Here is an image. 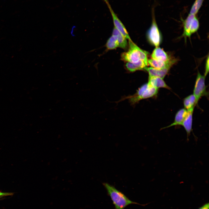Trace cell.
Instances as JSON below:
<instances>
[{
    "label": "cell",
    "mask_w": 209,
    "mask_h": 209,
    "mask_svg": "<svg viewBox=\"0 0 209 209\" xmlns=\"http://www.w3.org/2000/svg\"><path fill=\"white\" fill-rule=\"evenodd\" d=\"M103 185L110 197L116 209H124L131 204L140 205L130 200L113 186L107 183H103Z\"/></svg>",
    "instance_id": "cell-1"
},
{
    "label": "cell",
    "mask_w": 209,
    "mask_h": 209,
    "mask_svg": "<svg viewBox=\"0 0 209 209\" xmlns=\"http://www.w3.org/2000/svg\"><path fill=\"white\" fill-rule=\"evenodd\" d=\"M129 41V49L127 51L122 54V59L125 62L132 63L142 61L148 65L147 52L139 48L132 41Z\"/></svg>",
    "instance_id": "cell-2"
},
{
    "label": "cell",
    "mask_w": 209,
    "mask_h": 209,
    "mask_svg": "<svg viewBox=\"0 0 209 209\" xmlns=\"http://www.w3.org/2000/svg\"><path fill=\"white\" fill-rule=\"evenodd\" d=\"M158 91V89L147 83L141 86L134 95L129 98L130 102L134 104L140 100L155 97Z\"/></svg>",
    "instance_id": "cell-3"
},
{
    "label": "cell",
    "mask_w": 209,
    "mask_h": 209,
    "mask_svg": "<svg viewBox=\"0 0 209 209\" xmlns=\"http://www.w3.org/2000/svg\"><path fill=\"white\" fill-rule=\"evenodd\" d=\"M154 9H152V21L151 26L147 33V37L151 43L158 47L161 42L162 37L155 20Z\"/></svg>",
    "instance_id": "cell-4"
},
{
    "label": "cell",
    "mask_w": 209,
    "mask_h": 209,
    "mask_svg": "<svg viewBox=\"0 0 209 209\" xmlns=\"http://www.w3.org/2000/svg\"><path fill=\"white\" fill-rule=\"evenodd\" d=\"M183 33V35L185 37H190L193 33L198 30L199 23L196 15L189 13L184 21Z\"/></svg>",
    "instance_id": "cell-5"
},
{
    "label": "cell",
    "mask_w": 209,
    "mask_h": 209,
    "mask_svg": "<svg viewBox=\"0 0 209 209\" xmlns=\"http://www.w3.org/2000/svg\"><path fill=\"white\" fill-rule=\"evenodd\" d=\"M205 77L199 72L198 73L193 93L195 97L197 104L202 96L207 95V87L205 83Z\"/></svg>",
    "instance_id": "cell-6"
},
{
    "label": "cell",
    "mask_w": 209,
    "mask_h": 209,
    "mask_svg": "<svg viewBox=\"0 0 209 209\" xmlns=\"http://www.w3.org/2000/svg\"><path fill=\"white\" fill-rule=\"evenodd\" d=\"M103 0L107 6L111 15L114 26V27L127 39H128L129 41H132L124 25L113 10L108 0Z\"/></svg>",
    "instance_id": "cell-7"
},
{
    "label": "cell",
    "mask_w": 209,
    "mask_h": 209,
    "mask_svg": "<svg viewBox=\"0 0 209 209\" xmlns=\"http://www.w3.org/2000/svg\"><path fill=\"white\" fill-rule=\"evenodd\" d=\"M194 108H193L188 110V114L181 125L186 131L188 141L189 140V137L191 132L192 131L193 114Z\"/></svg>",
    "instance_id": "cell-8"
},
{
    "label": "cell",
    "mask_w": 209,
    "mask_h": 209,
    "mask_svg": "<svg viewBox=\"0 0 209 209\" xmlns=\"http://www.w3.org/2000/svg\"><path fill=\"white\" fill-rule=\"evenodd\" d=\"M188 113V110L184 108L180 109L176 114L174 122L170 125L162 128L161 129L168 128L174 126L181 125Z\"/></svg>",
    "instance_id": "cell-9"
},
{
    "label": "cell",
    "mask_w": 209,
    "mask_h": 209,
    "mask_svg": "<svg viewBox=\"0 0 209 209\" xmlns=\"http://www.w3.org/2000/svg\"><path fill=\"white\" fill-rule=\"evenodd\" d=\"M151 57L152 59L166 62H169L174 60H171L167 53L159 47H156L154 50Z\"/></svg>",
    "instance_id": "cell-10"
},
{
    "label": "cell",
    "mask_w": 209,
    "mask_h": 209,
    "mask_svg": "<svg viewBox=\"0 0 209 209\" xmlns=\"http://www.w3.org/2000/svg\"><path fill=\"white\" fill-rule=\"evenodd\" d=\"M174 60L169 62H166L151 58L148 60V64L152 67L156 69H162L170 68L174 63Z\"/></svg>",
    "instance_id": "cell-11"
},
{
    "label": "cell",
    "mask_w": 209,
    "mask_h": 209,
    "mask_svg": "<svg viewBox=\"0 0 209 209\" xmlns=\"http://www.w3.org/2000/svg\"><path fill=\"white\" fill-rule=\"evenodd\" d=\"M170 68L156 69L152 67H146L144 69L148 73L149 77H158L163 79L168 73Z\"/></svg>",
    "instance_id": "cell-12"
},
{
    "label": "cell",
    "mask_w": 209,
    "mask_h": 209,
    "mask_svg": "<svg viewBox=\"0 0 209 209\" xmlns=\"http://www.w3.org/2000/svg\"><path fill=\"white\" fill-rule=\"evenodd\" d=\"M148 83L153 87L158 89L164 88L170 90L171 88L166 84L163 79L158 77H149Z\"/></svg>",
    "instance_id": "cell-13"
},
{
    "label": "cell",
    "mask_w": 209,
    "mask_h": 209,
    "mask_svg": "<svg viewBox=\"0 0 209 209\" xmlns=\"http://www.w3.org/2000/svg\"><path fill=\"white\" fill-rule=\"evenodd\" d=\"M147 65L143 61H140L135 63L127 62L126 66L128 70L133 72L138 70L144 69Z\"/></svg>",
    "instance_id": "cell-14"
},
{
    "label": "cell",
    "mask_w": 209,
    "mask_h": 209,
    "mask_svg": "<svg viewBox=\"0 0 209 209\" xmlns=\"http://www.w3.org/2000/svg\"><path fill=\"white\" fill-rule=\"evenodd\" d=\"M183 104L184 108L187 110L194 108L196 103V99L193 94L190 95L184 98Z\"/></svg>",
    "instance_id": "cell-15"
},
{
    "label": "cell",
    "mask_w": 209,
    "mask_h": 209,
    "mask_svg": "<svg viewBox=\"0 0 209 209\" xmlns=\"http://www.w3.org/2000/svg\"><path fill=\"white\" fill-rule=\"evenodd\" d=\"M112 35L117 37L119 43V47L124 49L127 47V39L115 27L113 31Z\"/></svg>",
    "instance_id": "cell-16"
},
{
    "label": "cell",
    "mask_w": 209,
    "mask_h": 209,
    "mask_svg": "<svg viewBox=\"0 0 209 209\" xmlns=\"http://www.w3.org/2000/svg\"><path fill=\"white\" fill-rule=\"evenodd\" d=\"M106 46L107 48L110 50L119 47V43L117 37L112 35L108 40Z\"/></svg>",
    "instance_id": "cell-17"
},
{
    "label": "cell",
    "mask_w": 209,
    "mask_h": 209,
    "mask_svg": "<svg viewBox=\"0 0 209 209\" xmlns=\"http://www.w3.org/2000/svg\"><path fill=\"white\" fill-rule=\"evenodd\" d=\"M204 0H195L191 8L190 14L197 15L201 7Z\"/></svg>",
    "instance_id": "cell-18"
},
{
    "label": "cell",
    "mask_w": 209,
    "mask_h": 209,
    "mask_svg": "<svg viewBox=\"0 0 209 209\" xmlns=\"http://www.w3.org/2000/svg\"><path fill=\"white\" fill-rule=\"evenodd\" d=\"M13 194V192H2L0 191V198L3 197L12 196Z\"/></svg>",
    "instance_id": "cell-19"
},
{
    "label": "cell",
    "mask_w": 209,
    "mask_h": 209,
    "mask_svg": "<svg viewBox=\"0 0 209 209\" xmlns=\"http://www.w3.org/2000/svg\"><path fill=\"white\" fill-rule=\"evenodd\" d=\"M206 65L205 72L204 75L206 76L207 75L209 71V58L208 56L206 61Z\"/></svg>",
    "instance_id": "cell-20"
},
{
    "label": "cell",
    "mask_w": 209,
    "mask_h": 209,
    "mask_svg": "<svg viewBox=\"0 0 209 209\" xmlns=\"http://www.w3.org/2000/svg\"><path fill=\"white\" fill-rule=\"evenodd\" d=\"M209 204L208 203H205L198 209H209Z\"/></svg>",
    "instance_id": "cell-21"
},
{
    "label": "cell",
    "mask_w": 209,
    "mask_h": 209,
    "mask_svg": "<svg viewBox=\"0 0 209 209\" xmlns=\"http://www.w3.org/2000/svg\"></svg>",
    "instance_id": "cell-22"
}]
</instances>
